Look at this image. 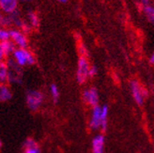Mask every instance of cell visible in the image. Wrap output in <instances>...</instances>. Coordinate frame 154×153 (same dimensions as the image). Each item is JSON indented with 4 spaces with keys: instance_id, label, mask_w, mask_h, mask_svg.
I'll return each instance as SVG.
<instances>
[{
    "instance_id": "cell-1",
    "label": "cell",
    "mask_w": 154,
    "mask_h": 153,
    "mask_svg": "<svg viewBox=\"0 0 154 153\" xmlns=\"http://www.w3.org/2000/svg\"><path fill=\"white\" fill-rule=\"evenodd\" d=\"M13 58L19 66L32 65L35 63V58L32 54L26 49L23 48L15 49V51L13 52Z\"/></svg>"
},
{
    "instance_id": "cell-5",
    "label": "cell",
    "mask_w": 154,
    "mask_h": 153,
    "mask_svg": "<svg viewBox=\"0 0 154 153\" xmlns=\"http://www.w3.org/2000/svg\"><path fill=\"white\" fill-rule=\"evenodd\" d=\"M11 33V39L14 42L15 45H17L19 48L26 49L27 46V39L26 35L17 29H11L10 30Z\"/></svg>"
},
{
    "instance_id": "cell-12",
    "label": "cell",
    "mask_w": 154,
    "mask_h": 153,
    "mask_svg": "<svg viewBox=\"0 0 154 153\" xmlns=\"http://www.w3.org/2000/svg\"><path fill=\"white\" fill-rule=\"evenodd\" d=\"M11 97H12V93L10 87L7 85H5V84H1V86H0V101L2 103L7 102L11 100Z\"/></svg>"
},
{
    "instance_id": "cell-4",
    "label": "cell",
    "mask_w": 154,
    "mask_h": 153,
    "mask_svg": "<svg viewBox=\"0 0 154 153\" xmlns=\"http://www.w3.org/2000/svg\"><path fill=\"white\" fill-rule=\"evenodd\" d=\"M130 87H131V91H132L133 97L134 99L135 103L138 105H142L144 103V99L146 94V91L144 90V88L140 86V84L138 83L135 80L131 81L130 83Z\"/></svg>"
},
{
    "instance_id": "cell-7",
    "label": "cell",
    "mask_w": 154,
    "mask_h": 153,
    "mask_svg": "<svg viewBox=\"0 0 154 153\" xmlns=\"http://www.w3.org/2000/svg\"><path fill=\"white\" fill-rule=\"evenodd\" d=\"M92 113H91V118L89 121V126L92 130H98L101 128V123H102V107L101 106H95L92 107Z\"/></svg>"
},
{
    "instance_id": "cell-8",
    "label": "cell",
    "mask_w": 154,
    "mask_h": 153,
    "mask_svg": "<svg viewBox=\"0 0 154 153\" xmlns=\"http://www.w3.org/2000/svg\"><path fill=\"white\" fill-rule=\"evenodd\" d=\"M18 6V0H0V8L8 14L16 11Z\"/></svg>"
},
{
    "instance_id": "cell-10",
    "label": "cell",
    "mask_w": 154,
    "mask_h": 153,
    "mask_svg": "<svg viewBox=\"0 0 154 153\" xmlns=\"http://www.w3.org/2000/svg\"><path fill=\"white\" fill-rule=\"evenodd\" d=\"M103 148H104V136L103 134L96 135L92 139V152L103 153Z\"/></svg>"
},
{
    "instance_id": "cell-23",
    "label": "cell",
    "mask_w": 154,
    "mask_h": 153,
    "mask_svg": "<svg viewBox=\"0 0 154 153\" xmlns=\"http://www.w3.org/2000/svg\"><path fill=\"white\" fill-rule=\"evenodd\" d=\"M21 1H30V0H21Z\"/></svg>"
},
{
    "instance_id": "cell-14",
    "label": "cell",
    "mask_w": 154,
    "mask_h": 153,
    "mask_svg": "<svg viewBox=\"0 0 154 153\" xmlns=\"http://www.w3.org/2000/svg\"><path fill=\"white\" fill-rule=\"evenodd\" d=\"M107 118H108V106L107 105H103L102 106V123H101V129L103 132L106 131L107 128Z\"/></svg>"
},
{
    "instance_id": "cell-16",
    "label": "cell",
    "mask_w": 154,
    "mask_h": 153,
    "mask_svg": "<svg viewBox=\"0 0 154 153\" xmlns=\"http://www.w3.org/2000/svg\"><path fill=\"white\" fill-rule=\"evenodd\" d=\"M50 92H51V95H52L54 102L57 103V100H58V97H59V91H58V88H57L56 84H52V85H51Z\"/></svg>"
},
{
    "instance_id": "cell-22",
    "label": "cell",
    "mask_w": 154,
    "mask_h": 153,
    "mask_svg": "<svg viewBox=\"0 0 154 153\" xmlns=\"http://www.w3.org/2000/svg\"><path fill=\"white\" fill-rule=\"evenodd\" d=\"M58 1H60V2H63V3H65V2H67V0H58Z\"/></svg>"
},
{
    "instance_id": "cell-3",
    "label": "cell",
    "mask_w": 154,
    "mask_h": 153,
    "mask_svg": "<svg viewBox=\"0 0 154 153\" xmlns=\"http://www.w3.org/2000/svg\"><path fill=\"white\" fill-rule=\"evenodd\" d=\"M26 104L30 110L36 111L40 108L43 102V94L38 90H29L26 93Z\"/></svg>"
},
{
    "instance_id": "cell-17",
    "label": "cell",
    "mask_w": 154,
    "mask_h": 153,
    "mask_svg": "<svg viewBox=\"0 0 154 153\" xmlns=\"http://www.w3.org/2000/svg\"><path fill=\"white\" fill-rule=\"evenodd\" d=\"M28 19H29V23L31 24L32 26L37 27L38 26V18L34 12L32 11L28 12Z\"/></svg>"
},
{
    "instance_id": "cell-11",
    "label": "cell",
    "mask_w": 154,
    "mask_h": 153,
    "mask_svg": "<svg viewBox=\"0 0 154 153\" xmlns=\"http://www.w3.org/2000/svg\"><path fill=\"white\" fill-rule=\"evenodd\" d=\"M24 147H25L24 153H41V148L38 147V145L31 138H28L26 140Z\"/></svg>"
},
{
    "instance_id": "cell-2",
    "label": "cell",
    "mask_w": 154,
    "mask_h": 153,
    "mask_svg": "<svg viewBox=\"0 0 154 153\" xmlns=\"http://www.w3.org/2000/svg\"><path fill=\"white\" fill-rule=\"evenodd\" d=\"M89 63L88 58L85 57H79L78 64H77V72H76V79L79 84H84L89 77Z\"/></svg>"
},
{
    "instance_id": "cell-20",
    "label": "cell",
    "mask_w": 154,
    "mask_h": 153,
    "mask_svg": "<svg viewBox=\"0 0 154 153\" xmlns=\"http://www.w3.org/2000/svg\"><path fill=\"white\" fill-rule=\"evenodd\" d=\"M97 68L96 66H91L89 68V72H88V75H89V77H93V76H95L97 74Z\"/></svg>"
},
{
    "instance_id": "cell-21",
    "label": "cell",
    "mask_w": 154,
    "mask_h": 153,
    "mask_svg": "<svg viewBox=\"0 0 154 153\" xmlns=\"http://www.w3.org/2000/svg\"><path fill=\"white\" fill-rule=\"evenodd\" d=\"M150 63L154 65V54H153V55L150 57Z\"/></svg>"
},
{
    "instance_id": "cell-9",
    "label": "cell",
    "mask_w": 154,
    "mask_h": 153,
    "mask_svg": "<svg viewBox=\"0 0 154 153\" xmlns=\"http://www.w3.org/2000/svg\"><path fill=\"white\" fill-rule=\"evenodd\" d=\"M14 51H15V44L12 41H1V44H0V57L1 58L9 56L11 53L13 54Z\"/></svg>"
},
{
    "instance_id": "cell-19",
    "label": "cell",
    "mask_w": 154,
    "mask_h": 153,
    "mask_svg": "<svg viewBox=\"0 0 154 153\" xmlns=\"http://www.w3.org/2000/svg\"><path fill=\"white\" fill-rule=\"evenodd\" d=\"M78 53H79L80 57H88V51L86 49V46H85L82 42H80L79 45H78Z\"/></svg>"
},
{
    "instance_id": "cell-24",
    "label": "cell",
    "mask_w": 154,
    "mask_h": 153,
    "mask_svg": "<svg viewBox=\"0 0 154 153\" xmlns=\"http://www.w3.org/2000/svg\"><path fill=\"white\" fill-rule=\"evenodd\" d=\"M143 1H147V0H143Z\"/></svg>"
},
{
    "instance_id": "cell-13",
    "label": "cell",
    "mask_w": 154,
    "mask_h": 153,
    "mask_svg": "<svg viewBox=\"0 0 154 153\" xmlns=\"http://www.w3.org/2000/svg\"><path fill=\"white\" fill-rule=\"evenodd\" d=\"M9 67L4 62H1L0 64V81L1 84H5L8 80H9Z\"/></svg>"
},
{
    "instance_id": "cell-18",
    "label": "cell",
    "mask_w": 154,
    "mask_h": 153,
    "mask_svg": "<svg viewBox=\"0 0 154 153\" xmlns=\"http://www.w3.org/2000/svg\"><path fill=\"white\" fill-rule=\"evenodd\" d=\"M10 39H11L10 30H7L5 28H2L0 30V40H1V41H10Z\"/></svg>"
},
{
    "instance_id": "cell-6",
    "label": "cell",
    "mask_w": 154,
    "mask_h": 153,
    "mask_svg": "<svg viewBox=\"0 0 154 153\" xmlns=\"http://www.w3.org/2000/svg\"><path fill=\"white\" fill-rule=\"evenodd\" d=\"M83 99L85 103H87L88 105L95 107L98 105L99 102V96L98 91L95 87H90L88 89H86L83 93Z\"/></svg>"
},
{
    "instance_id": "cell-15",
    "label": "cell",
    "mask_w": 154,
    "mask_h": 153,
    "mask_svg": "<svg viewBox=\"0 0 154 153\" xmlns=\"http://www.w3.org/2000/svg\"><path fill=\"white\" fill-rule=\"evenodd\" d=\"M144 12L146 14V16L148 17V19L154 23V8L151 6H145L144 7Z\"/></svg>"
}]
</instances>
